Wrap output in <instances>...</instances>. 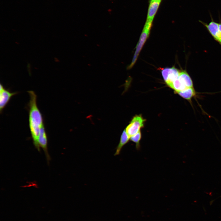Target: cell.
<instances>
[{"label": "cell", "instance_id": "obj_5", "mask_svg": "<svg viewBox=\"0 0 221 221\" xmlns=\"http://www.w3.org/2000/svg\"><path fill=\"white\" fill-rule=\"evenodd\" d=\"M17 92H10L0 84V112L1 113L2 110L9 102L11 98L16 95Z\"/></svg>", "mask_w": 221, "mask_h": 221}, {"label": "cell", "instance_id": "obj_7", "mask_svg": "<svg viewBox=\"0 0 221 221\" xmlns=\"http://www.w3.org/2000/svg\"><path fill=\"white\" fill-rule=\"evenodd\" d=\"M38 143L45 153L48 161L50 160V157L48 151V139L44 124L41 127L38 137Z\"/></svg>", "mask_w": 221, "mask_h": 221}, {"label": "cell", "instance_id": "obj_2", "mask_svg": "<svg viewBox=\"0 0 221 221\" xmlns=\"http://www.w3.org/2000/svg\"><path fill=\"white\" fill-rule=\"evenodd\" d=\"M151 26L144 25L139 40L137 45L136 50L130 64L127 69H130L133 66L138 58L139 54L148 37H149Z\"/></svg>", "mask_w": 221, "mask_h": 221}, {"label": "cell", "instance_id": "obj_9", "mask_svg": "<svg viewBox=\"0 0 221 221\" xmlns=\"http://www.w3.org/2000/svg\"><path fill=\"white\" fill-rule=\"evenodd\" d=\"M176 93L178 94L180 96L187 100L190 103H191L192 99L196 95V92L193 87L186 88Z\"/></svg>", "mask_w": 221, "mask_h": 221}, {"label": "cell", "instance_id": "obj_8", "mask_svg": "<svg viewBox=\"0 0 221 221\" xmlns=\"http://www.w3.org/2000/svg\"><path fill=\"white\" fill-rule=\"evenodd\" d=\"M201 22L205 26L214 39L221 44V32L219 29V24L213 21L208 24Z\"/></svg>", "mask_w": 221, "mask_h": 221}, {"label": "cell", "instance_id": "obj_13", "mask_svg": "<svg viewBox=\"0 0 221 221\" xmlns=\"http://www.w3.org/2000/svg\"><path fill=\"white\" fill-rule=\"evenodd\" d=\"M219 29L220 32H221V23H219Z\"/></svg>", "mask_w": 221, "mask_h": 221}, {"label": "cell", "instance_id": "obj_11", "mask_svg": "<svg viewBox=\"0 0 221 221\" xmlns=\"http://www.w3.org/2000/svg\"><path fill=\"white\" fill-rule=\"evenodd\" d=\"M130 140V138L127 134L125 130L122 132L120 138L119 143L116 148L114 156L119 155L122 147L126 144Z\"/></svg>", "mask_w": 221, "mask_h": 221}, {"label": "cell", "instance_id": "obj_6", "mask_svg": "<svg viewBox=\"0 0 221 221\" xmlns=\"http://www.w3.org/2000/svg\"><path fill=\"white\" fill-rule=\"evenodd\" d=\"M161 1H150L145 25H152L153 21L160 4Z\"/></svg>", "mask_w": 221, "mask_h": 221}, {"label": "cell", "instance_id": "obj_4", "mask_svg": "<svg viewBox=\"0 0 221 221\" xmlns=\"http://www.w3.org/2000/svg\"><path fill=\"white\" fill-rule=\"evenodd\" d=\"M180 72L179 70L174 67L171 68H165L161 71L163 79L169 87L178 78Z\"/></svg>", "mask_w": 221, "mask_h": 221}, {"label": "cell", "instance_id": "obj_10", "mask_svg": "<svg viewBox=\"0 0 221 221\" xmlns=\"http://www.w3.org/2000/svg\"><path fill=\"white\" fill-rule=\"evenodd\" d=\"M178 78L186 88L193 87L191 78L186 71H184L180 72Z\"/></svg>", "mask_w": 221, "mask_h": 221}, {"label": "cell", "instance_id": "obj_3", "mask_svg": "<svg viewBox=\"0 0 221 221\" xmlns=\"http://www.w3.org/2000/svg\"><path fill=\"white\" fill-rule=\"evenodd\" d=\"M145 121L140 115H136L133 117L125 129L130 138L140 131L141 129L144 127Z\"/></svg>", "mask_w": 221, "mask_h": 221}, {"label": "cell", "instance_id": "obj_12", "mask_svg": "<svg viewBox=\"0 0 221 221\" xmlns=\"http://www.w3.org/2000/svg\"><path fill=\"white\" fill-rule=\"evenodd\" d=\"M141 138L142 134L140 131L137 134L130 137V140L136 144V148L137 150L140 149V141Z\"/></svg>", "mask_w": 221, "mask_h": 221}, {"label": "cell", "instance_id": "obj_14", "mask_svg": "<svg viewBox=\"0 0 221 221\" xmlns=\"http://www.w3.org/2000/svg\"><path fill=\"white\" fill-rule=\"evenodd\" d=\"M161 1V0H150V1Z\"/></svg>", "mask_w": 221, "mask_h": 221}, {"label": "cell", "instance_id": "obj_1", "mask_svg": "<svg viewBox=\"0 0 221 221\" xmlns=\"http://www.w3.org/2000/svg\"><path fill=\"white\" fill-rule=\"evenodd\" d=\"M30 99L29 107V126L33 144L38 151L40 147L38 143V137L41 127L44 124L41 113L37 104V96L33 91H28Z\"/></svg>", "mask_w": 221, "mask_h": 221}]
</instances>
